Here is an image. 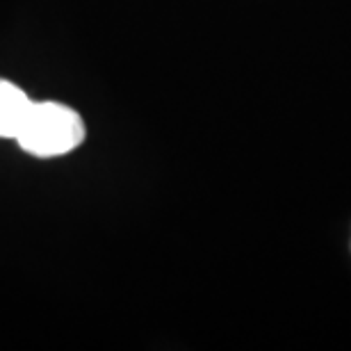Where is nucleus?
<instances>
[{
	"instance_id": "1",
	"label": "nucleus",
	"mask_w": 351,
	"mask_h": 351,
	"mask_svg": "<svg viewBox=\"0 0 351 351\" xmlns=\"http://www.w3.org/2000/svg\"><path fill=\"white\" fill-rule=\"evenodd\" d=\"M14 139L30 156L58 158L82 144L85 123L78 112L62 103H32Z\"/></svg>"
},
{
	"instance_id": "2",
	"label": "nucleus",
	"mask_w": 351,
	"mask_h": 351,
	"mask_svg": "<svg viewBox=\"0 0 351 351\" xmlns=\"http://www.w3.org/2000/svg\"><path fill=\"white\" fill-rule=\"evenodd\" d=\"M32 101L21 87L0 78V137L14 139Z\"/></svg>"
}]
</instances>
